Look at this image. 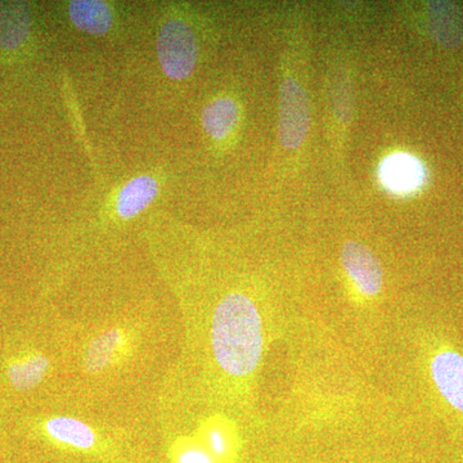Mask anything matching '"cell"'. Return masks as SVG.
Masks as SVG:
<instances>
[{
  "label": "cell",
  "instance_id": "1",
  "mask_svg": "<svg viewBox=\"0 0 463 463\" xmlns=\"http://www.w3.org/2000/svg\"><path fill=\"white\" fill-rule=\"evenodd\" d=\"M212 345L216 362L232 376H246L257 368L263 330L251 298L233 292L218 304L213 317Z\"/></svg>",
  "mask_w": 463,
  "mask_h": 463
},
{
  "label": "cell",
  "instance_id": "2",
  "mask_svg": "<svg viewBox=\"0 0 463 463\" xmlns=\"http://www.w3.org/2000/svg\"><path fill=\"white\" fill-rule=\"evenodd\" d=\"M156 51L167 78L184 80L194 74L199 60V44L194 30L182 18L170 17L161 24Z\"/></svg>",
  "mask_w": 463,
  "mask_h": 463
},
{
  "label": "cell",
  "instance_id": "3",
  "mask_svg": "<svg viewBox=\"0 0 463 463\" xmlns=\"http://www.w3.org/2000/svg\"><path fill=\"white\" fill-rule=\"evenodd\" d=\"M310 125L309 100L294 79H283L279 90V139L286 149H297L306 139Z\"/></svg>",
  "mask_w": 463,
  "mask_h": 463
},
{
  "label": "cell",
  "instance_id": "4",
  "mask_svg": "<svg viewBox=\"0 0 463 463\" xmlns=\"http://www.w3.org/2000/svg\"><path fill=\"white\" fill-rule=\"evenodd\" d=\"M344 269L364 297H376L383 285V270L370 249L356 241H347L341 250Z\"/></svg>",
  "mask_w": 463,
  "mask_h": 463
},
{
  "label": "cell",
  "instance_id": "5",
  "mask_svg": "<svg viewBox=\"0 0 463 463\" xmlns=\"http://www.w3.org/2000/svg\"><path fill=\"white\" fill-rule=\"evenodd\" d=\"M380 176L388 190L407 194L422 187L426 172L419 158L408 154H395L381 164Z\"/></svg>",
  "mask_w": 463,
  "mask_h": 463
},
{
  "label": "cell",
  "instance_id": "6",
  "mask_svg": "<svg viewBox=\"0 0 463 463\" xmlns=\"http://www.w3.org/2000/svg\"><path fill=\"white\" fill-rule=\"evenodd\" d=\"M431 376L448 403L463 412V356L450 350L438 353L431 362Z\"/></svg>",
  "mask_w": 463,
  "mask_h": 463
},
{
  "label": "cell",
  "instance_id": "7",
  "mask_svg": "<svg viewBox=\"0 0 463 463\" xmlns=\"http://www.w3.org/2000/svg\"><path fill=\"white\" fill-rule=\"evenodd\" d=\"M160 184L154 175L142 174L125 183L115 200V213L128 221L141 214L156 200Z\"/></svg>",
  "mask_w": 463,
  "mask_h": 463
},
{
  "label": "cell",
  "instance_id": "8",
  "mask_svg": "<svg viewBox=\"0 0 463 463\" xmlns=\"http://www.w3.org/2000/svg\"><path fill=\"white\" fill-rule=\"evenodd\" d=\"M32 33V16L24 3L0 2V50L16 52Z\"/></svg>",
  "mask_w": 463,
  "mask_h": 463
},
{
  "label": "cell",
  "instance_id": "9",
  "mask_svg": "<svg viewBox=\"0 0 463 463\" xmlns=\"http://www.w3.org/2000/svg\"><path fill=\"white\" fill-rule=\"evenodd\" d=\"M72 25L90 35H106L114 25V12L100 0H72L67 5Z\"/></svg>",
  "mask_w": 463,
  "mask_h": 463
},
{
  "label": "cell",
  "instance_id": "10",
  "mask_svg": "<svg viewBox=\"0 0 463 463\" xmlns=\"http://www.w3.org/2000/svg\"><path fill=\"white\" fill-rule=\"evenodd\" d=\"M240 120L239 105L228 97L207 103L201 115V123L207 136L215 141H223L236 129Z\"/></svg>",
  "mask_w": 463,
  "mask_h": 463
},
{
  "label": "cell",
  "instance_id": "11",
  "mask_svg": "<svg viewBox=\"0 0 463 463\" xmlns=\"http://www.w3.org/2000/svg\"><path fill=\"white\" fill-rule=\"evenodd\" d=\"M45 430L54 440L78 449H90L97 441L93 429L72 417H53L45 423Z\"/></svg>",
  "mask_w": 463,
  "mask_h": 463
},
{
  "label": "cell",
  "instance_id": "12",
  "mask_svg": "<svg viewBox=\"0 0 463 463\" xmlns=\"http://www.w3.org/2000/svg\"><path fill=\"white\" fill-rule=\"evenodd\" d=\"M123 332L112 328L97 336L91 341L87 353H85V368L90 373H99L112 364L118 350L124 344Z\"/></svg>",
  "mask_w": 463,
  "mask_h": 463
},
{
  "label": "cell",
  "instance_id": "13",
  "mask_svg": "<svg viewBox=\"0 0 463 463\" xmlns=\"http://www.w3.org/2000/svg\"><path fill=\"white\" fill-rule=\"evenodd\" d=\"M430 23L434 35L444 44H455L461 41L463 24L458 12L448 3H432Z\"/></svg>",
  "mask_w": 463,
  "mask_h": 463
},
{
  "label": "cell",
  "instance_id": "14",
  "mask_svg": "<svg viewBox=\"0 0 463 463\" xmlns=\"http://www.w3.org/2000/svg\"><path fill=\"white\" fill-rule=\"evenodd\" d=\"M48 368H50V361L47 356L43 354L26 356L9 365V381L18 390H30L41 383Z\"/></svg>",
  "mask_w": 463,
  "mask_h": 463
},
{
  "label": "cell",
  "instance_id": "15",
  "mask_svg": "<svg viewBox=\"0 0 463 463\" xmlns=\"http://www.w3.org/2000/svg\"><path fill=\"white\" fill-rule=\"evenodd\" d=\"M203 446L212 453L216 461L227 458L233 448L232 434L227 423L222 420H212L203 426Z\"/></svg>",
  "mask_w": 463,
  "mask_h": 463
},
{
  "label": "cell",
  "instance_id": "16",
  "mask_svg": "<svg viewBox=\"0 0 463 463\" xmlns=\"http://www.w3.org/2000/svg\"><path fill=\"white\" fill-rule=\"evenodd\" d=\"M175 463H216V459L203 444L187 440L176 448Z\"/></svg>",
  "mask_w": 463,
  "mask_h": 463
}]
</instances>
